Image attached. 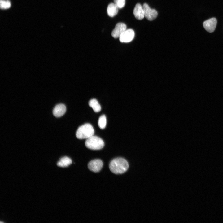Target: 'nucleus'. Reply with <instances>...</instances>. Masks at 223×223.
Segmentation results:
<instances>
[{"instance_id": "1", "label": "nucleus", "mask_w": 223, "mask_h": 223, "mask_svg": "<svg viewBox=\"0 0 223 223\" xmlns=\"http://www.w3.org/2000/svg\"><path fill=\"white\" fill-rule=\"evenodd\" d=\"M109 168L113 173L121 174L127 171L129 168V164L125 159L118 157L113 159L110 162Z\"/></svg>"}, {"instance_id": "2", "label": "nucleus", "mask_w": 223, "mask_h": 223, "mask_svg": "<svg viewBox=\"0 0 223 223\" xmlns=\"http://www.w3.org/2000/svg\"><path fill=\"white\" fill-rule=\"evenodd\" d=\"M94 130L90 124L86 123L79 127L77 130L76 136L79 139H87L94 135Z\"/></svg>"}, {"instance_id": "3", "label": "nucleus", "mask_w": 223, "mask_h": 223, "mask_svg": "<svg viewBox=\"0 0 223 223\" xmlns=\"http://www.w3.org/2000/svg\"><path fill=\"white\" fill-rule=\"evenodd\" d=\"M85 145L86 147L89 149L98 150L103 148L104 143L101 138L93 135L86 139Z\"/></svg>"}, {"instance_id": "4", "label": "nucleus", "mask_w": 223, "mask_h": 223, "mask_svg": "<svg viewBox=\"0 0 223 223\" xmlns=\"http://www.w3.org/2000/svg\"><path fill=\"white\" fill-rule=\"evenodd\" d=\"M144 14V17L149 20H152L155 19L158 15L156 10L150 8L146 3H144L142 6Z\"/></svg>"}, {"instance_id": "5", "label": "nucleus", "mask_w": 223, "mask_h": 223, "mask_svg": "<svg viewBox=\"0 0 223 223\" xmlns=\"http://www.w3.org/2000/svg\"><path fill=\"white\" fill-rule=\"evenodd\" d=\"M135 33L133 29H126L119 37V40L121 42H129L133 39Z\"/></svg>"}, {"instance_id": "6", "label": "nucleus", "mask_w": 223, "mask_h": 223, "mask_svg": "<svg viewBox=\"0 0 223 223\" xmlns=\"http://www.w3.org/2000/svg\"><path fill=\"white\" fill-rule=\"evenodd\" d=\"M103 165V162L101 160L96 159L90 162L88 164V167L90 170L96 173L101 170Z\"/></svg>"}, {"instance_id": "7", "label": "nucleus", "mask_w": 223, "mask_h": 223, "mask_svg": "<svg viewBox=\"0 0 223 223\" xmlns=\"http://www.w3.org/2000/svg\"><path fill=\"white\" fill-rule=\"evenodd\" d=\"M126 29V26L125 24L122 23H118L112 32V35L115 38H119Z\"/></svg>"}, {"instance_id": "8", "label": "nucleus", "mask_w": 223, "mask_h": 223, "mask_svg": "<svg viewBox=\"0 0 223 223\" xmlns=\"http://www.w3.org/2000/svg\"><path fill=\"white\" fill-rule=\"evenodd\" d=\"M217 20L215 18H212L205 21L203 23V26L208 32H213L216 28Z\"/></svg>"}, {"instance_id": "9", "label": "nucleus", "mask_w": 223, "mask_h": 223, "mask_svg": "<svg viewBox=\"0 0 223 223\" xmlns=\"http://www.w3.org/2000/svg\"><path fill=\"white\" fill-rule=\"evenodd\" d=\"M65 106L63 104H59L56 105L53 111V115L56 117H59L63 116L66 112Z\"/></svg>"}, {"instance_id": "10", "label": "nucleus", "mask_w": 223, "mask_h": 223, "mask_svg": "<svg viewBox=\"0 0 223 223\" xmlns=\"http://www.w3.org/2000/svg\"><path fill=\"white\" fill-rule=\"evenodd\" d=\"M135 17L138 20H142L144 17V11L143 7L139 3L135 6L133 11Z\"/></svg>"}, {"instance_id": "11", "label": "nucleus", "mask_w": 223, "mask_h": 223, "mask_svg": "<svg viewBox=\"0 0 223 223\" xmlns=\"http://www.w3.org/2000/svg\"><path fill=\"white\" fill-rule=\"evenodd\" d=\"M118 8L114 3H111L107 7V12L110 17H113L117 15L118 11Z\"/></svg>"}, {"instance_id": "12", "label": "nucleus", "mask_w": 223, "mask_h": 223, "mask_svg": "<svg viewBox=\"0 0 223 223\" xmlns=\"http://www.w3.org/2000/svg\"><path fill=\"white\" fill-rule=\"evenodd\" d=\"M72 163V160L70 158L64 156L60 159L57 162V165L59 167H66L69 166Z\"/></svg>"}, {"instance_id": "13", "label": "nucleus", "mask_w": 223, "mask_h": 223, "mask_svg": "<svg viewBox=\"0 0 223 223\" xmlns=\"http://www.w3.org/2000/svg\"><path fill=\"white\" fill-rule=\"evenodd\" d=\"M89 105L94 111L96 112H99L101 110V107L98 101L95 99H91L89 102Z\"/></svg>"}, {"instance_id": "14", "label": "nucleus", "mask_w": 223, "mask_h": 223, "mask_svg": "<svg viewBox=\"0 0 223 223\" xmlns=\"http://www.w3.org/2000/svg\"><path fill=\"white\" fill-rule=\"evenodd\" d=\"M107 120L104 115H101L99 118L98 125L99 127L102 129H104L106 126Z\"/></svg>"}, {"instance_id": "15", "label": "nucleus", "mask_w": 223, "mask_h": 223, "mask_svg": "<svg viewBox=\"0 0 223 223\" xmlns=\"http://www.w3.org/2000/svg\"><path fill=\"white\" fill-rule=\"evenodd\" d=\"M11 3L8 0H0V7L1 9H7L11 7Z\"/></svg>"}, {"instance_id": "16", "label": "nucleus", "mask_w": 223, "mask_h": 223, "mask_svg": "<svg viewBox=\"0 0 223 223\" xmlns=\"http://www.w3.org/2000/svg\"><path fill=\"white\" fill-rule=\"evenodd\" d=\"M114 3L118 8L123 7L125 4V0H114Z\"/></svg>"}]
</instances>
